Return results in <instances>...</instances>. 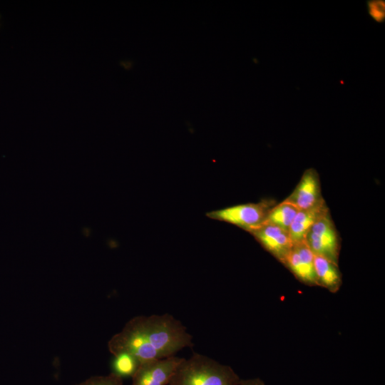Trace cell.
Returning <instances> with one entry per match:
<instances>
[{
	"label": "cell",
	"instance_id": "cell-1",
	"mask_svg": "<svg viewBox=\"0 0 385 385\" xmlns=\"http://www.w3.org/2000/svg\"><path fill=\"white\" fill-rule=\"evenodd\" d=\"M192 336L181 322L170 314L137 316L108 343L113 354L127 353L139 364L164 359L185 347H192Z\"/></svg>",
	"mask_w": 385,
	"mask_h": 385
},
{
	"label": "cell",
	"instance_id": "cell-2",
	"mask_svg": "<svg viewBox=\"0 0 385 385\" xmlns=\"http://www.w3.org/2000/svg\"><path fill=\"white\" fill-rule=\"evenodd\" d=\"M240 380L230 366L194 353L183 358L168 385H239Z\"/></svg>",
	"mask_w": 385,
	"mask_h": 385
},
{
	"label": "cell",
	"instance_id": "cell-3",
	"mask_svg": "<svg viewBox=\"0 0 385 385\" xmlns=\"http://www.w3.org/2000/svg\"><path fill=\"white\" fill-rule=\"evenodd\" d=\"M304 242L314 255L323 257L338 265L340 237L329 210L314 223Z\"/></svg>",
	"mask_w": 385,
	"mask_h": 385
},
{
	"label": "cell",
	"instance_id": "cell-4",
	"mask_svg": "<svg viewBox=\"0 0 385 385\" xmlns=\"http://www.w3.org/2000/svg\"><path fill=\"white\" fill-rule=\"evenodd\" d=\"M272 200L256 203L237 205L207 214L210 218L232 224L248 232L262 225L270 209L275 205Z\"/></svg>",
	"mask_w": 385,
	"mask_h": 385
},
{
	"label": "cell",
	"instance_id": "cell-5",
	"mask_svg": "<svg viewBox=\"0 0 385 385\" xmlns=\"http://www.w3.org/2000/svg\"><path fill=\"white\" fill-rule=\"evenodd\" d=\"M183 359L172 356L140 363L132 376L131 385H168Z\"/></svg>",
	"mask_w": 385,
	"mask_h": 385
},
{
	"label": "cell",
	"instance_id": "cell-6",
	"mask_svg": "<svg viewBox=\"0 0 385 385\" xmlns=\"http://www.w3.org/2000/svg\"><path fill=\"white\" fill-rule=\"evenodd\" d=\"M248 232L281 263L293 247L289 231L274 225L263 223Z\"/></svg>",
	"mask_w": 385,
	"mask_h": 385
},
{
	"label": "cell",
	"instance_id": "cell-7",
	"mask_svg": "<svg viewBox=\"0 0 385 385\" xmlns=\"http://www.w3.org/2000/svg\"><path fill=\"white\" fill-rule=\"evenodd\" d=\"M283 201L299 210L309 209L324 202L317 171L312 168L306 169L294 190Z\"/></svg>",
	"mask_w": 385,
	"mask_h": 385
},
{
	"label": "cell",
	"instance_id": "cell-8",
	"mask_svg": "<svg viewBox=\"0 0 385 385\" xmlns=\"http://www.w3.org/2000/svg\"><path fill=\"white\" fill-rule=\"evenodd\" d=\"M314 259V255L305 242H302L293 245L282 264L302 283L309 286H317Z\"/></svg>",
	"mask_w": 385,
	"mask_h": 385
},
{
	"label": "cell",
	"instance_id": "cell-9",
	"mask_svg": "<svg viewBox=\"0 0 385 385\" xmlns=\"http://www.w3.org/2000/svg\"><path fill=\"white\" fill-rule=\"evenodd\" d=\"M328 210L325 201L312 208L299 210L289 228L293 245L304 242L314 223Z\"/></svg>",
	"mask_w": 385,
	"mask_h": 385
},
{
	"label": "cell",
	"instance_id": "cell-10",
	"mask_svg": "<svg viewBox=\"0 0 385 385\" xmlns=\"http://www.w3.org/2000/svg\"><path fill=\"white\" fill-rule=\"evenodd\" d=\"M314 267L317 286L332 293L339 291L342 284V276L337 264L323 257L314 255Z\"/></svg>",
	"mask_w": 385,
	"mask_h": 385
},
{
	"label": "cell",
	"instance_id": "cell-11",
	"mask_svg": "<svg viewBox=\"0 0 385 385\" xmlns=\"http://www.w3.org/2000/svg\"><path fill=\"white\" fill-rule=\"evenodd\" d=\"M298 211L292 205L282 201L270 209L263 223L274 225L289 231Z\"/></svg>",
	"mask_w": 385,
	"mask_h": 385
},
{
	"label": "cell",
	"instance_id": "cell-12",
	"mask_svg": "<svg viewBox=\"0 0 385 385\" xmlns=\"http://www.w3.org/2000/svg\"><path fill=\"white\" fill-rule=\"evenodd\" d=\"M112 363L113 371L121 378L131 376L137 370L139 362L132 355L127 353H119L113 355Z\"/></svg>",
	"mask_w": 385,
	"mask_h": 385
},
{
	"label": "cell",
	"instance_id": "cell-13",
	"mask_svg": "<svg viewBox=\"0 0 385 385\" xmlns=\"http://www.w3.org/2000/svg\"><path fill=\"white\" fill-rule=\"evenodd\" d=\"M76 385H123V378L111 372L106 376H95Z\"/></svg>",
	"mask_w": 385,
	"mask_h": 385
},
{
	"label": "cell",
	"instance_id": "cell-14",
	"mask_svg": "<svg viewBox=\"0 0 385 385\" xmlns=\"http://www.w3.org/2000/svg\"><path fill=\"white\" fill-rule=\"evenodd\" d=\"M366 6L368 14L373 20L379 24L385 21L384 0H368Z\"/></svg>",
	"mask_w": 385,
	"mask_h": 385
},
{
	"label": "cell",
	"instance_id": "cell-15",
	"mask_svg": "<svg viewBox=\"0 0 385 385\" xmlns=\"http://www.w3.org/2000/svg\"><path fill=\"white\" fill-rule=\"evenodd\" d=\"M239 385H265L260 378L241 379Z\"/></svg>",
	"mask_w": 385,
	"mask_h": 385
}]
</instances>
